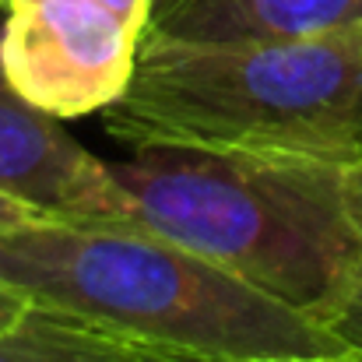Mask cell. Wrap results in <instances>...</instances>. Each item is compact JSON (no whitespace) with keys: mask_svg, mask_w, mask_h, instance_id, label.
Instances as JSON below:
<instances>
[{"mask_svg":"<svg viewBox=\"0 0 362 362\" xmlns=\"http://www.w3.org/2000/svg\"><path fill=\"white\" fill-rule=\"evenodd\" d=\"M0 362H148L130 345L74 327L46 310H28L11 331H0Z\"/></svg>","mask_w":362,"mask_h":362,"instance_id":"52a82bcc","label":"cell"},{"mask_svg":"<svg viewBox=\"0 0 362 362\" xmlns=\"http://www.w3.org/2000/svg\"><path fill=\"white\" fill-rule=\"evenodd\" d=\"M120 144H201L362 158V28L303 39L187 42L144 35L134 81L106 113Z\"/></svg>","mask_w":362,"mask_h":362,"instance_id":"3957f363","label":"cell"},{"mask_svg":"<svg viewBox=\"0 0 362 362\" xmlns=\"http://www.w3.org/2000/svg\"><path fill=\"white\" fill-rule=\"evenodd\" d=\"M0 7H4V0H0Z\"/></svg>","mask_w":362,"mask_h":362,"instance_id":"4fadbf2b","label":"cell"},{"mask_svg":"<svg viewBox=\"0 0 362 362\" xmlns=\"http://www.w3.org/2000/svg\"><path fill=\"white\" fill-rule=\"evenodd\" d=\"M0 190L60 222L134 226L113 169L99 162L64 120L21 99L0 67Z\"/></svg>","mask_w":362,"mask_h":362,"instance_id":"5b68a950","label":"cell"},{"mask_svg":"<svg viewBox=\"0 0 362 362\" xmlns=\"http://www.w3.org/2000/svg\"><path fill=\"white\" fill-rule=\"evenodd\" d=\"M28 310H32V303L21 292H14L11 285L0 281V331H11Z\"/></svg>","mask_w":362,"mask_h":362,"instance_id":"30bf717a","label":"cell"},{"mask_svg":"<svg viewBox=\"0 0 362 362\" xmlns=\"http://www.w3.org/2000/svg\"><path fill=\"white\" fill-rule=\"evenodd\" d=\"M345 197H349V211L362 233V158L345 165Z\"/></svg>","mask_w":362,"mask_h":362,"instance_id":"8fae6325","label":"cell"},{"mask_svg":"<svg viewBox=\"0 0 362 362\" xmlns=\"http://www.w3.org/2000/svg\"><path fill=\"white\" fill-rule=\"evenodd\" d=\"M341 28H362V0H155L148 32L187 42H240Z\"/></svg>","mask_w":362,"mask_h":362,"instance_id":"8992f818","label":"cell"},{"mask_svg":"<svg viewBox=\"0 0 362 362\" xmlns=\"http://www.w3.org/2000/svg\"><path fill=\"white\" fill-rule=\"evenodd\" d=\"M155 0H4L0 67L57 120L106 113L134 81Z\"/></svg>","mask_w":362,"mask_h":362,"instance_id":"277c9868","label":"cell"},{"mask_svg":"<svg viewBox=\"0 0 362 362\" xmlns=\"http://www.w3.org/2000/svg\"><path fill=\"white\" fill-rule=\"evenodd\" d=\"M0 281L35 310L130 345L148 362L345 352L310 313L141 226L42 218L7 229Z\"/></svg>","mask_w":362,"mask_h":362,"instance_id":"6da1fadb","label":"cell"},{"mask_svg":"<svg viewBox=\"0 0 362 362\" xmlns=\"http://www.w3.org/2000/svg\"><path fill=\"white\" fill-rule=\"evenodd\" d=\"M42 218H49L42 208H35V204H28V201H21V197H14L7 190H0V233L28 226V222H42Z\"/></svg>","mask_w":362,"mask_h":362,"instance_id":"9c48e42d","label":"cell"},{"mask_svg":"<svg viewBox=\"0 0 362 362\" xmlns=\"http://www.w3.org/2000/svg\"><path fill=\"white\" fill-rule=\"evenodd\" d=\"M218 362H362V352H331V356H264V359H218Z\"/></svg>","mask_w":362,"mask_h":362,"instance_id":"7c38bea8","label":"cell"},{"mask_svg":"<svg viewBox=\"0 0 362 362\" xmlns=\"http://www.w3.org/2000/svg\"><path fill=\"white\" fill-rule=\"evenodd\" d=\"M317 324L349 352H362V260L341 292L317 313Z\"/></svg>","mask_w":362,"mask_h":362,"instance_id":"ba28073f","label":"cell"},{"mask_svg":"<svg viewBox=\"0 0 362 362\" xmlns=\"http://www.w3.org/2000/svg\"><path fill=\"white\" fill-rule=\"evenodd\" d=\"M110 169L134 226L201 253L313 320L362 260L341 162L134 144L130 158Z\"/></svg>","mask_w":362,"mask_h":362,"instance_id":"7a4b0ae2","label":"cell"}]
</instances>
